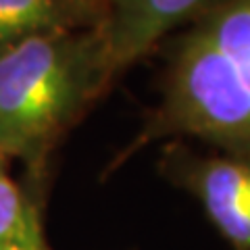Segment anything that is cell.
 <instances>
[{
    "instance_id": "obj_3",
    "label": "cell",
    "mask_w": 250,
    "mask_h": 250,
    "mask_svg": "<svg viewBox=\"0 0 250 250\" xmlns=\"http://www.w3.org/2000/svg\"><path fill=\"white\" fill-rule=\"evenodd\" d=\"M156 171L198 202L207 221L231 250H250V159L200 152L188 140L161 142Z\"/></svg>"
},
{
    "instance_id": "obj_7",
    "label": "cell",
    "mask_w": 250,
    "mask_h": 250,
    "mask_svg": "<svg viewBox=\"0 0 250 250\" xmlns=\"http://www.w3.org/2000/svg\"><path fill=\"white\" fill-rule=\"evenodd\" d=\"M23 184L29 188V208L19 233L11 240L4 250H52L46 240V202H48L52 179H29L23 177Z\"/></svg>"
},
{
    "instance_id": "obj_1",
    "label": "cell",
    "mask_w": 250,
    "mask_h": 250,
    "mask_svg": "<svg viewBox=\"0 0 250 250\" xmlns=\"http://www.w3.org/2000/svg\"><path fill=\"white\" fill-rule=\"evenodd\" d=\"M154 52L161 54L159 100L100 177L167 140H198L250 159V0H229Z\"/></svg>"
},
{
    "instance_id": "obj_6",
    "label": "cell",
    "mask_w": 250,
    "mask_h": 250,
    "mask_svg": "<svg viewBox=\"0 0 250 250\" xmlns=\"http://www.w3.org/2000/svg\"><path fill=\"white\" fill-rule=\"evenodd\" d=\"M29 208V188L11 175V161L0 154V250L17 236Z\"/></svg>"
},
{
    "instance_id": "obj_2",
    "label": "cell",
    "mask_w": 250,
    "mask_h": 250,
    "mask_svg": "<svg viewBox=\"0 0 250 250\" xmlns=\"http://www.w3.org/2000/svg\"><path fill=\"white\" fill-rule=\"evenodd\" d=\"M119 80L103 27L27 38L0 54V154L29 179H52L67 136Z\"/></svg>"
},
{
    "instance_id": "obj_4",
    "label": "cell",
    "mask_w": 250,
    "mask_h": 250,
    "mask_svg": "<svg viewBox=\"0 0 250 250\" xmlns=\"http://www.w3.org/2000/svg\"><path fill=\"white\" fill-rule=\"evenodd\" d=\"M229 0H113L100 27L117 77L144 61L171 34Z\"/></svg>"
},
{
    "instance_id": "obj_5",
    "label": "cell",
    "mask_w": 250,
    "mask_h": 250,
    "mask_svg": "<svg viewBox=\"0 0 250 250\" xmlns=\"http://www.w3.org/2000/svg\"><path fill=\"white\" fill-rule=\"evenodd\" d=\"M92 23L71 0H0V54L27 38Z\"/></svg>"
},
{
    "instance_id": "obj_8",
    "label": "cell",
    "mask_w": 250,
    "mask_h": 250,
    "mask_svg": "<svg viewBox=\"0 0 250 250\" xmlns=\"http://www.w3.org/2000/svg\"><path fill=\"white\" fill-rule=\"evenodd\" d=\"M71 2L80 9L92 23H103L104 15L108 11L113 0H71Z\"/></svg>"
}]
</instances>
